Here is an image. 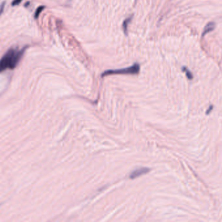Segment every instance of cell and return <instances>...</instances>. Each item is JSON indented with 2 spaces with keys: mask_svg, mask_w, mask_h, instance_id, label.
Wrapping results in <instances>:
<instances>
[{
  "mask_svg": "<svg viewBox=\"0 0 222 222\" xmlns=\"http://www.w3.org/2000/svg\"><path fill=\"white\" fill-rule=\"evenodd\" d=\"M26 47L21 50L9 49L0 60V72L7 69H14L17 66L23 56Z\"/></svg>",
  "mask_w": 222,
  "mask_h": 222,
  "instance_id": "obj_1",
  "label": "cell"
},
{
  "mask_svg": "<svg viewBox=\"0 0 222 222\" xmlns=\"http://www.w3.org/2000/svg\"><path fill=\"white\" fill-rule=\"evenodd\" d=\"M140 66L136 63L128 68L122 69L119 70H108L102 74V77H104L110 75H136L139 72Z\"/></svg>",
  "mask_w": 222,
  "mask_h": 222,
  "instance_id": "obj_2",
  "label": "cell"
},
{
  "mask_svg": "<svg viewBox=\"0 0 222 222\" xmlns=\"http://www.w3.org/2000/svg\"><path fill=\"white\" fill-rule=\"evenodd\" d=\"M149 171H150V169L147 168V167H141V168L137 169L134 170V171H132L130 173V178L131 179H136L138 176H142L143 175H145V174L147 173Z\"/></svg>",
  "mask_w": 222,
  "mask_h": 222,
  "instance_id": "obj_3",
  "label": "cell"
},
{
  "mask_svg": "<svg viewBox=\"0 0 222 222\" xmlns=\"http://www.w3.org/2000/svg\"><path fill=\"white\" fill-rule=\"evenodd\" d=\"M215 27H216L215 23H214V22H209V23L205 26L202 36H204L206 34L209 33V32L213 31L214 29H215Z\"/></svg>",
  "mask_w": 222,
  "mask_h": 222,
  "instance_id": "obj_4",
  "label": "cell"
},
{
  "mask_svg": "<svg viewBox=\"0 0 222 222\" xmlns=\"http://www.w3.org/2000/svg\"><path fill=\"white\" fill-rule=\"evenodd\" d=\"M132 18V17H130L129 18H127V20H125L124 22H123V29H124V33L127 35V27H128V24L130 23V22L131 21Z\"/></svg>",
  "mask_w": 222,
  "mask_h": 222,
  "instance_id": "obj_5",
  "label": "cell"
},
{
  "mask_svg": "<svg viewBox=\"0 0 222 222\" xmlns=\"http://www.w3.org/2000/svg\"><path fill=\"white\" fill-rule=\"evenodd\" d=\"M45 9V6H44V5H42V6H40L37 9H36V11H35V18L36 19V18H38L39 15H40V14L42 12V11Z\"/></svg>",
  "mask_w": 222,
  "mask_h": 222,
  "instance_id": "obj_6",
  "label": "cell"
},
{
  "mask_svg": "<svg viewBox=\"0 0 222 222\" xmlns=\"http://www.w3.org/2000/svg\"><path fill=\"white\" fill-rule=\"evenodd\" d=\"M182 70H183V71H184L185 72H186V76H187V77H188V79L191 80L192 78H193V75H192L191 72L190 71H189V70H188L186 68L183 67Z\"/></svg>",
  "mask_w": 222,
  "mask_h": 222,
  "instance_id": "obj_7",
  "label": "cell"
},
{
  "mask_svg": "<svg viewBox=\"0 0 222 222\" xmlns=\"http://www.w3.org/2000/svg\"><path fill=\"white\" fill-rule=\"evenodd\" d=\"M22 0H13L12 2V6H17L18 5H19Z\"/></svg>",
  "mask_w": 222,
  "mask_h": 222,
  "instance_id": "obj_8",
  "label": "cell"
},
{
  "mask_svg": "<svg viewBox=\"0 0 222 222\" xmlns=\"http://www.w3.org/2000/svg\"><path fill=\"white\" fill-rule=\"evenodd\" d=\"M5 5V2H3V3H2V4L1 5H0V15H1L3 11Z\"/></svg>",
  "mask_w": 222,
  "mask_h": 222,
  "instance_id": "obj_9",
  "label": "cell"
},
{
  "mask_svg": "<svg viewBox=\"0 0 222 222\" xmlns=\"http://www.w3.org/2000/svg\"><path fill=\"white\" fill-rule=\"evenodd\" d=\"M212 108H212V106H210V108H209V109L208 110H207V111H206V114H209V113H210V111H211V110L212 109Z\"/></svg>",
  "mask_w": 222,
  "mask_h": 222,
  "instance_id": "obj_10",
  "label": "cell"
}]
</instances>
